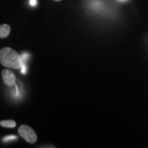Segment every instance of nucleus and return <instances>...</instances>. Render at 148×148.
Segmentation results:
<instances>
[{
  "label": "nucleus",
  "mask_w": 148,
  "mask_h": 148,
  "mask_svg": "<svg viewBox=\"0 0 148 148\" xmlns=\"http://www.w3.org/2000/svg\"><path fill=\"white\" fill-rule=\"evenodd\" d=\"M0 63L9 69H19L23 65L18 53L12 48L5 47L0 50Z\"/></svg>",
  "instance_id": "1"
},
{
  "label": "nucleus",
  "mask_w": 148,
  "mask_h": 148,
  "mask_svg": "<svg viewBox=\"0 0 148 148\" xmlns=\"http://www.w3.org/2000/svg\"><path fill=\"white\" fill-rule=\"evenodd\" d=\"M14 138H17L16 136H6V137H5L3 138V140L5 141V140H14Z\"/></svg>",
  "instance_id": "6"
},
{
  "label": "nucleus",
  "mask_w": 148,
  "mask_h": 148,
  "mask_svg": "<svg viewBox=\"0 0 148 148\" xmlns=\"http://www.w3.org/2000/svg\"><path fill=\"white\" fill-rule=\"evenodd\" d=\"M118 1H121V2H124V1H127V0H118Z\"/></svg>",
  "instance_id": "8"
},
{
  "label": "nucleus",
  "mask_w": 148,
  "mask_h": 148,
  "mask_svg": "<svg viewBox=\"0 0 148 148\" xmlns=\"http://www.w3.org/2000/svg\"><path fill=\"white\" fill-rule=\"evenodd\" d=\"M1 75H2L3 82L6 86L12 87L15 84L16 79V75L11 70L7 69H3L1 72Z\"/></svg>",
  "instance_id": "3"
},
{
  "label": "nucleus",
  "mask_w": 148,
  "mask_h": 148,
  "mask_svg": "<svg viewBox=\"0 0 148 148\" xmlns=\"http://www.w3.org/2000/svg\"><path fill=\"white\" fill-rule=\"evenodd\" d=\"M11 31V27L8 24H2L0 25V38H6L9 36Z\"/></svg>",
  "instance_id": "4"
},
{
  "label": "nucleus",
  "mask_w": 148,
  "mask_h": 148,
  "mask_svg": "<svg viewBox=\"0 0 148 148\" xmlns=\"http://www.w3.org/2000/svg\"><path fill=\"white\" fill-rule=\"evenodd\" d=\"M54 1H62V0H54Z\"/></svg>",
  "instance_id": "9"
},
{
  "label": "nucleus",
  "mask_w": 148,
  "mask_h": 148,
  "mask_svg": "<svg viewBox=\"0 0 148 148\" xmlns=\"http://www.w3.org/2000/svg\"><path fill=\"white\" fill-rule=\"evenodd\" d=\"M0 125L2 127H8V128H14L16 127V122L14 120H4L0 121Z\"/></svg>",
  "instance_id": "5"
},
{
  "label": "nucleus",
  "mask_w": 148,
  "mask_h": 148,
  "mask_svg": "<svg viewBox=\"0 0 148 148\" xmlns=\"http://www.w3.org/2000/svg\"><path fill=\"white\" fill-rule=\"evenodd\" d=\"M18 134L29 143L33 144L37 140V135L32 127L27 125H21L18 130Z\"/></svg>",
  "instance_id": "2"
},
{
  "label": "nucleus",
  "mask_w": 148,
  "mask_h": 148,
  "mask_svg": "<svg viewBox=\"0 0 148 148\" xmlns=\"http://www.w3.org/2000/svg\"><path fill=\"white\" fill-rule=\"evenodd\" d=\"M29 3H30V5L32 6H36L37 5V0H30L29 1Z\"/></svg>",
  "instance_id": "7"
}]
</instances>
